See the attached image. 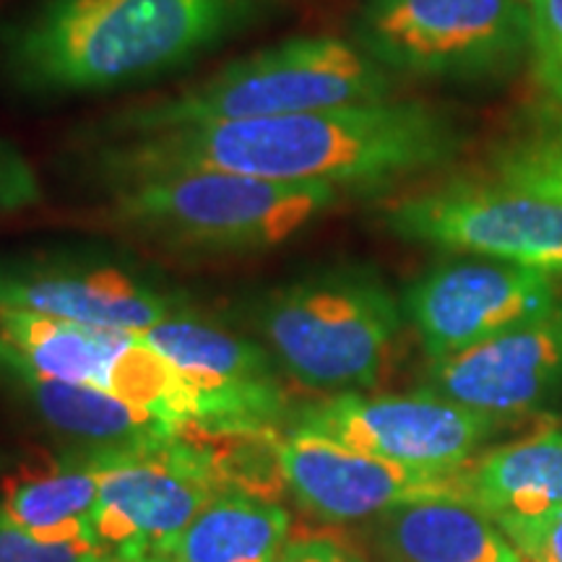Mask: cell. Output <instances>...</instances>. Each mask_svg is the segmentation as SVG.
Returning <instances> with one entry per match:
<instances>
[{
	"mask_svg": "<svg viewBox=\"0 0 562 562\" xmlns=\"http://www.w3.org/2000/svg\"><path fill=\"white\" fill-rule=\"evenodd\" d=\"M463 133L422 102H362L91 144L108 186L172 172H232L294 186L381 188L448 165Z\"/></svg>",
	"mask_w": 562,
	"mask_h": 562,
	"instance_id": "obj_1",
	"label": "cell"
},
{
	"mask_svg": "<svg viewBox=\"0 0 562 562\" xmlns=\"http://www.w3.org/2000/svg\"><path fill=\"white\" fill-rule=\"evenodd\" d=\"M273 0H42L5 34L13 81L89 94L167 74L258 24Z\"/></svg>",
	"mask_w": 562,
	"mask_h": 562,
	"instance_id": "obj_2",
	"label": "cell"
},
{
	"mask_svg": "<svg viewBox=\"0 0 562 562\" xmlns=\"http://www.w3.org/2000/svg\"><path fill=\"white\" fill-rule=\"evenodd\" d=\"M391 91L393 74L360 45L334 37H294L229 63L193 87L115 112L97 128L94 144L383 102L391 100Z\"/></svg>",
	"mask_w": 562,
	"mask_h": 562,
	"instance_id": "obj_3",
	"label": "cell"
},
{
	"mask_svg": "<svg viewBox=\"0 0 562 562\" xmlns=\"http://www.w3.org/2000/svg\"><path fill=\"white\" fill-rule=\"evenodd\" d=\"M250 323L292 381L351 393L381 381L402 328V305L375 269L339 263L261 294Z\"/></svg>",
	"mask_w": 562,
	"mask_h": 562,
	"instance_id": "obj_4",
	"label": "cell"
},
{
	"mask_svg": "<svg viewBox=\"0 0 562 562\" xmlns=\"http://www.w3.org/2000/svg\"><path fill=\"white\" fill-rule=\"evenodd\" d=\"M331 186H294L232 172H172L112 186L110 220L182 252L277 248L336 206Z\"/></svg>",
	"mask_w": 562,
	"mask_h": 562,
	"instance_id": "obj_5",
	"label": "cell"
},
{
	"mask_svg": "<svg viewBox=\"0 0 562 562\" xmlns=\"http://www.w3.org/2000/svg\"><path fill=\"white\" fill-rule=\"evenodd\" d=\"M357 45L391 74L484 79L529 50L526 0H364Z\"/></svg>",
	"mask_w": 562,
	"mask_h": 562,
	"instance_id": "obj_6",
	"label": "cell"
},
{
	"mask_svg": "<svg viewBox=\"0 0 562 562\" xmlns=\"http://www.w3.org/2000/svg\"><path fill=\"white\" fill-rule=\"evenodd\" d=\"M224 484L186 427L170 440L104 446L91 542L121 558L165 560Z\"/></svg>",
	"mask_w": 562,
	"mask_h": 562,
	"instance_id": "obj_7",
	"label": "cell"
},
{
	"mask_svg": "<svg viewBox=\"0 0 562 562\" xmlns=\"http://www.w3.org/2000/svg\"><path fill=\"white\" fill-rule=\"evenodd\" d=\"M385 227L409 243L463 250L562 279V199L503 180H451L391 203Z\"/></svg>",
	"mask_w": 562,
	"mask_h": 562,
	"instance_id": "obj_8",
	"label": "cell"
},
{
	"mask_svg": "<svg viewBox=\"0 0 562 562\" xmlns=\"http://www.w3.org/2000/svg\"><path fill=\"white\" fill-rule=\"evenodd\" d=\"M0 311L144 334L188 311V300L115 252L45 250L0 258Z\"/></svg>",
	"mask_w": 562,
	"mask_h": 562,
	"instance_id": "obj_9",
	"label": "cell"
},
{
	"mask_svg": "<svg viewBox=\"0 0 562 562\" xmlns=\"http://www.w3.org/2000/svg\"><path fill=\"white\" fill-rule=\"evenodd\" d=\"M284 427L402 467L461 472L495 432V419L427 389L404 396L351 391L292 409Z\"/></svg>",
	"mask_w": 562,
	"mask_h": 562,
	"instance_id": "obj_10",
	"label": "cell"
},
{
	"mask_svg": "<svg viewBox=\"0 0 562 562\" xmlns=\"http://www.w3.org/2000/svg\"><path fill=\"white\" fill-rule=\"evenodd\" d=\"M175 364L193 396V425L209 430H281L290 406L279 364L258 339L182 311L138 334Z\"/></svg>",
	"mask_w": 562,
	"mask_h": 562,
	"instance_id": "obj_11",
	"label": "cell"
},
{
	"mask_svg": "<svg viewBox=\"0 0 562 562\" xmlns=\"http://www.w3.org/2000/svg\"><path fill=\"white\" fill-rule=\"evenodd\" d=\"M562 297L550 273L505 261L435 266L404 294V313L430 360L524 326Z\"/></svg>",
	"mask_w": 562,
	"mask_h": 562,
	"instance_id": "obj_12",
	"label": "cell"
},
{
	"mask_svg": "<svg viewBox=\"0 0 562 562\" xmlns=\"http://www.w3.org/2000/svg\"><path fill=\"white\" fill-rule=\"evenodd\" d=\"M277 453L290 495L326 524L375 521L402 505L435 497L467 501L463 469L425 472L402 467L294 427H281L277 432Z\"/></svg>",
	"mask_w": 562,
	"mask_h": 562,
	"instance_id": "obj_13",
	"label": "cell"
},
{
	"mask_svg": "<svg viewBox=\"0 0 562 562\" xmlns=\"http://www.w3.org/2000/svg\"><path fill=\"white\" fill-rule=\"evenodd\" d=\"M425 389L492 419L524 417L562 398V300L492 339L430 360Z\"/></svg>",
	"mask_w": 562,
	"mask_h": 562,
	"instance_id": "obj_14",
	"label": "cell"
},
{
	"mask_svg": "<svg viewBox=\"0 0 562 562\" xmlns=\"http://www.w3.org/2000/svg\"><path fill=\"white\" fill-rule=\"evenodd\" d=\"M0 381L37 414L42 425L81 446H138L170 440L182 422L136 406L91 385L55 381L32 370L0 344Z\"/></svg>",
	"mask_w": 562,
	"mask_h": 562,
	"instance_id": "obj_15",
	"label": "cell"
},
{
	"mask_svg": "<svg viewBox=\"0 0 562 562\" xmlns=\"http://www.w3.org/2000/svg\"><path fill=\"white\" fill-rule=\"evenodd\" d=\"M370 539L385 562H521L501 526L459 497L383 513L372 524Z\"/></svg>",
	"mask_w": 562,
	"mask_h": 562,
	"instance_id": "obj_16",
	"label": "cell"
},
{
	"mask_svg": "<svg viewBox=\"0 0 562 562\" xmlns=\"http://www.w3.org/2000/svg\"><path fill=\"white\" fill-rule=\"evenodd\" d=\"M102 472L104 446H83L47 472L13 482L0 497V516L42 542H91Z\"/></svg>",
	"mask_w": 562,
	"mask_h": 562,
	"instance_id": "obj_17",
	"label": "cell"
},
{
	"mask_svg": "<svg viewBox=\"0 0 562 562\" xmlns=\"http://www.w3.org/2000/svg\"><path fill=\"white\" fill-rule=\"evenodd\" d=\"M463 497L495 524L562 508V430L492 448L463 467Z\"/></svg>",
	"mask_w": 562,
	"mask_h": 562,
	"instance_id": "obj_18",
	"label": "cell"
},
{
	"mask_svg": "<svg viewBox=\"0 0 562 562\" xmlns=\"http://www.w3.org/2000/svg\"><path fill=\"white\" fill-rule=\"evenodd\" d=\"M133 334L91 328L47 315L0 311V344L42 375L112 391L117 362Z\"/></svg>",
	"mask_w": 562,
	"mask_h": 562,
	"instance_id": "obj_19",
	"label": "cell"
},
{
	"mask_svg": "<svg viewBox=\"0 0 562 562\" xmlns=\"http://www.w3.org/2000/svg\"><path fill=\"white\" fill-rule=\"evenodd\" d=\"M290 513L269 497L224 490L167 552L165 562H279Z\"/></svg>",
	"mask_w": 562,
	"mask_h": 562,
	"instance_id": "obj_20",
	"label": "cell"
},
{
	"mask_svg": "<svg viewBox=\"0 0 562 562\" xmlns=\"http://www.w3.org/2000/svg\"><path fill=\"white\" fill-rule=\"evenodd\" d=\"M497 180L562 199V117L521 133L495 151L490 165Z\"/></svg>",
	"mask_w": 562,
	"mask_h": 562,
	"instance_id": "obj_21",
	"label": "cell"
},
{
	"mask_svg": "<svg viewBox=\"0 0 562 562\" xmlns=\"http://www.w3.org/2000/svg\"><path fill=\"white\" fill-rule=\"evenodd\" d=\"M533 79L562 108V0H526Z\"/></svg>",
	"mask_w": 562,
	"mask_h": 562,
	"instance_id": "obj_22",
	"label": "cell"
},
{
	"mask_svg": "<svg viewBox=\"0 0 562 562\" xmlns=\"http://www.w3.org/2000/svg\"><path fill=\"white\" fill-rule=\"evenodd\" d=\"M104 554L94 542H42L0 516V562H100Z\"/></svg>",
	"mask_w": 562,
	"mask_h": 562,
	"instance_id": "obj_23",
	"label": "cell"
},
{
	"mask_svg": "<svg viewBox=\"0 0 562 562\" xmlns=\"http://www.w3.org/2000/svg\"><path fill=\"white\" fill-rule=\"evenodd\" d=\"M497 526L521 554V562H562V508L537 516L503 518Z\"/></svg>",
	"mask_w": 562,
	"mask_h": 562,
	"instance_id": "obj_24",
	"label": "cell"
},
{
	"mask_svg": "<svg viewBox=\"0 0 562 562\" xmlns=\"http://www.w3.org/2000/svg\"><path fill=\"white\" fill-rule=\"evenodd\" d=\"M42 201V182L32 161L0 136V220L30 211Z\"/></svg>",
	"mask_w": 562,
	"mask_h": 562,
	"instance_id": "obj_25",
	"label": "cell"
},
{
	"mask_svg": "<svg viewBox=\"0 0 562 562\" xmlns=\"http://www.w3.org/2000/svg\"><path fill=\"white\" fill-rule=\"evenodd\" d=\"M279 562H368L349 544L328 537H297L284 544Z\"/></svg>",
	"mask_w": 562,
	"mask_h": 562,
	"instance_id": "obj_26",
	"label": "cell"
},
{
	"mask_svg": "<svg viewBox=\"0 0 562 562\" xmlns=\"http://www.w3.org/2000/svg\"><path fill=\"white\" fill-rule=\"evenodd\" d=\"M100 562H165V560H154V558H121V554H104Z\"/></svg>",
	"mask_w": 562,
	"mask_h": 562,
	"instance_id": "obj_27",
	"label": "cell"
},
{
	"mask_svg": "<svg viewBox=\"0 0 562 562\" xmlns=\"http://www.w3.org/2000/svg\"><path fill=\"white\" fill-rule=\"evenodd\" d=\"M9 467H11V453H5L3 448H0V474L9 472Z\"/></svg>",
	"mask_w": 562,
	"mask_h": 562,
	"instance_id": "obj_28",
	"label": "cell"
}]
</instances>
